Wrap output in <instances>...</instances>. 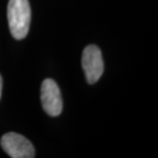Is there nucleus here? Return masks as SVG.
Here are the masks:
<instances>
[{
  "mask_svg": "<svg viewBox=\"0 0 158 158\" xmlns=\"http://www.w3.org/2000/svg\"><path fill=\"white\" fill-rule=\"evenodd\" d=\"M3 149L12 158H33L35 156L34 145L17 133H7L1 138Z\"/></svg>",
  "mask_w": 158,
  "mask_h": 158,
  "instance_id": "nucleus-3",
  "label": "nucleus"
},
{
  "mask_svg": "<svg viewBox=\"0 0 158 158\" xmlns=\"http://www.w3.org/2000/svg\"><path fill=\"white\" fill-rule=\"evenodd\" d=\"M41 105L47 114L56 117L62 111V99L61 91L57 84L50 78L45 79L40 88Z\"/></svg>",
  "mask_w": 158,
  "mask_h": 158,
  "instance_id": "nucleus-4",
  "label": "nucleus"
},
{
  "mask_svg": "<svg viewBox=\"0 0 158 158\" xmlns=\"http://www.w3.org/2000/svg\"><path fill=\"white\" fill-rule=\"evenodd\" d=\"M82 67L90 85L97 83L104 72V61L101 50L96 45H89L83 51Z\"/></svg>",
  "mask_w": 158,
  "mask_h": 158,
  "instance_id": "nucleus-2",
  "label": "nucleus"
},
{
  "mask_svg": "<svg viewBox=\"0 0 158 158\" xmlns=\"http://www.w3.org/2000/svg\"><path fill=\"white\" fill-rule=\"evenodd\" d=\"M2 86H3V80H2V77L0 75V98H1V94H2Z\"/></svg>",
  "mask_w": 158,
  "mask_h": 158,
  "instance_id": "nucleus-5",
  "label": "nucleus"
},
{
  "mask_svg": "<svg viewBox=\"0 0 158 158\" xmlns=\"http://www.w3.org/2000/svg\"><path fill=\"white\" fill-rule=\"evenodd\" d=\"M7 19L12 37L18 40L24 39L28 34L31 22L28 0H9Z\"/></svg>",
  "mask_w": 158,
  "mask_h": 158,
  "instance_id": "nucleus-1",
  "label": "nucleus"
}]
</instances>
